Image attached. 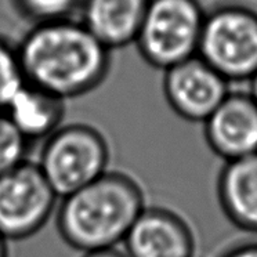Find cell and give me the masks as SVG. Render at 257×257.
<instances>
[{
	"label": "cell",
	"instance_id": "1",
	"mask_svg": "<svg viewBox=\"0 0 257 257\" xmlns=\"http://www.w3.org/2000/svg\"><path fill=\"white\" fill-rule=\"evenodd\" d=\"M17 51L25 82L65 101L98 89L111 71V50L72 18L34 25Z\"/></svg>",
	"mask_w": 257,
	"mask_h": 257
},
{
	"label": "cell",
	"instance_id": "2",
	"mask_svg": "<svg viewBox=\"0 0 257 257\" xmlns=\"http://www.w3.org/2000/svg\"><path fill=\"white\" fill-rule=\"evenodd\" d=\"M147 207L137 180L108 170L89 185L62 198L56 213L57 231L69 247L83 253L115 249L124 242Z\"/></svg>",
	"mask_w": 257,
	"mask_h": 257
},
{
	"label": "cell",
	"instance_id": "3",
	"mask_svg": "<svg viewBox=\"0 0 257 257\" xmlns=\"http://www.w3.org/2000/svg\"><path fill=\"white\" fill-rule=\"evenodd\" d=\"M111 150L89 123L62 124L43 141L38 166L58 198H65L109 170Z\"/></svg>",
	"mask_w": 257,
	"mask_h": 257
},
{
	"label": "cell",
	"instance_id": "4",
	"mask_svg": "<svg viewBox=\"0 0 257 257\" xmlns=\"http://www.w3.org/2000/svg\"><path fill=\"white\" fill-rule=\"evenodd\" d=\"M206 13L199 0H150L135 45L163 72L198 56Z\"/></svg>",
	"mask_w": 257,
	"mask_h": 257
},
{
	"label": "cell",
	"instance_id": "5",
	"mask_svg": "<svg viewBox=\"0 0 257 257\" xmlns=\"http://www.w3.org/2000/svg\"><path fill=\"white\" fill-rule=\"evenodd\" d=\"M198 57L228 83L249 82L257 72V12L231 3L206 13Z\"/></svg>",
	"mask_w": 257,
	"mask_h": 257
},
{
	"label": "cell",
	"instance_id": "6",
	"mask_svg": "<svg viewBox=\"0 0 257 257\" xmlns=\"http://www.w3.org/2000/svg\"><path fill=\"white\" fill-rule=\"evenodd\" d=\"M58 196L38 163L25 161L0 176V236L25 240L39 232L56 212Z\"/></svg>",
	"mask_w": 257,
	"mask_h": 257
},
{
	"label": "cell",
	"instance_id": "7",
	"mask_svg": "<svg viewBox=\"0 0 257 257\" xmlns=\"http://www.w3.org/2000/svg\"><path fill=\"white\" fill-rule=\"evenodd\" d=\"M225 79L196 56L165 71L163 94L187 122L205 123L231 91Z\"/></svg>",
	"mask_w": 257,
	"mask_h": 257
},
{
	"label": "cell",
	"instance_id": "8",
	"mask_svg": "<svg viewBox=\"0 0 257 257\" xmlns=\"http://www.w3.org/2000/svg\"><path fill=\"white\" fill-rule=\"evenodd\" d=\"M207 147L224 162L257 154V104L249 91H229L203 123Z\"/></svg>",
	"mask_w": 257,
	"mask_h": 257
},
{
	"label": "cell",
	"instance_id": "9",
	"mask_svg": "<svg viewBox=\"0 0 257 257\" xmlns=\"http://www.w3.org/2000/svg\"><path fill=\"white\" fill-rule=\"evenodd\" d=\"M127 257H195L196 238L180 213L147 206L123 242Z\"/></svg>",
	"mask_w": 257,
	"mask_h": 257
},
{
	"label": "cell",
	"instance_id": "10",
	"mask_svg": "<svg viewBox=\"0 0 257 257\" xmlns=\"http://www.w3.org/2000/svg\"><path fill=\"white\" fill-rule=\"evenodd\" d=\"M150 0H83L80 23L108 50L136 43Z\"/></svg>",
	"mask_w": 257,
	"mask_h": 257
},
{
	"label": "cell",
	"instance_id": "11",
	"mask_svg": "<svg viewBox=\"0 0 257 257\" xmlns=\"http://www.w3.org/2000/svg\"><path fill=\"white\" fill-rule=\"evenodd\" d=\"M216 192L229 223L240 231L257 234V154L224 162Z\"/></svg>",
	"mask_w": 257,
	"mask_h": 257
},
{
	"label": "cell",
	"instance_id": "12",
	"mask_svg": "<svg viewBox=\"0 0 257 257\" xmlns=\"http://www.w3.org/2000/svg\"><path fill=\"white\" fill-rule=\"evenodd\" d=\"M13 126L29 144L45 141L64 124L67 101L24 82L5 108Z\"/></svg>",
	"mask_w": 257,
	"mask_h": 257
},
{
	"label": "cell",
	"instance_id": "13",
	"mask_svg": "<svg viewBox=\"0 0 257 257\" xmlns=\"http://www.w3.org/2000/svg\"><path fill=\"white\" fill-rule=\"evenodd\" d=\"M83 0H13L14 7L34 25L72 18Z\"/></svg>",
	"mask_w": 257,
	"mask_h": 257
},
{
	"label": "cell",
	"instance_id": "14",
	"mask_svg": "<svg viewBox=\"0 0 257 257\" xmlns=\"http://www.w3.org/2000/svg\"><path fill=\"white\" fill-rule=\"evenodd\" d=\"M25 82L18 57L17 46H12L7 40L0 38V111L12 100Z\"/></svg>",
	"mask_w": 257,
	"mask_h": 257
},
{
	"label": "cell",
	"instance_id": "15",
	"mask_svg": "<svg viewBox=\"0 0 257 257\" xmlns=\"http://www.w3.org/2000/svg\"><path fill=\"white\" fill-rule=\"evenodd\" d=\"M29 146L6 113L0 111V176L27 161Z\"/></svg>",
	"mask_w": 257,
	"mask_h": 257
},
{
	"label": "cell",
	"instance_id": "16",
	"mask_svg": "<svg viewBox=\"0 0 257 257\" xmlns=\"http://www.w3.org/2000/svg\"><path fill=\"white\" fill-rule=\"evenodd\" d=\"M220 257H257V242H245L232 246Z\"/></svg>",
	"mask_w": 257,
	"mask_h": 257
},
{
	"label": "cell",
	"instance_id": "17",
	"mask_svg": "<svg viewBox=\"0 0 257 257\" xmlns=\"http://www.w3.org/2000/svg\"><path fill=\"white\" fill-rule=\"evenodd\" d=\"M82 257H127L124 251H120L117 247L115 249H105V250L90 251V253H83Z\"/></svg>",
	"mask_w": 257,
	"mask_h": 257
},
{
	"label": "cell",
	"instance_id": "18",
	"mask_svg": "<svg viewBox=\"0 0 257 257\" xmlns=\"http://www.w3.org/2000/svg\"><path fill=\"white\" fill-rule=\"evenodd\" d=\"M249 84H250V89H249V94L251 95V98L254 100V102L257 104V72L254 73V76L249 80Z\"/></svg>",
	"mask_w": 257,
	"mask_h": 257
},
{
	"label": "cell",
	"instance_id": "19",
	"mask_svg": "<svg viewBox=\"0 0 257 257\" xmlns=\"http://www.w3.org/2000/svg\"><path fill=\"white\" fill-rule=\"evenodd\" d=\"M0 257H9V242L0 236Z\"/></svg>",
	"mask_w": 257,
	"mask_h": 257
}]
</instances>
